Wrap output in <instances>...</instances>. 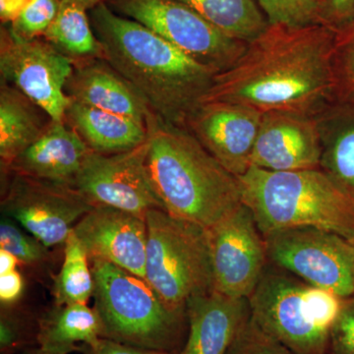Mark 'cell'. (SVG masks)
I'll return each instance as SVG.
<instances>
[{"mask_svg": "<svg viewBox=\"0 0 354 354\" xmlns=\"http://www.w3.org/2000/svg\"><path fill=\"white\" fill-rule=\"evenodd\" d=\"M335 41L320 24H269L230 68L216 74L204 102L315 116L334 99Z\"/></svg>", "mask_w": 354, "mask_h": 354, "instance_id": "1", "label": "cell"}, {"mask_svg": "<svg viewBox=\"0 0 354 354\" xmlns=\"http://www.w3.org/2000/svg\"><path fill=\"white\" fill-rule=\"evenodd\" d=\"M104 59L165 122L185 127L204 102L216 72L145 26L114 12L106 2L90 10Z\"/></svg>", "mask_w": 354, "mask_h": 354, "instance_id": "2", "label": "cell"}, {"mask_svg": "<svg viewBox=\"0 0 354 354\" xmlns=\"http://www.w3.org/2000/svg\"><path fill=\"white\" fill-rule=\"evenodd\" d=\"M147 167L165 212L209 228L242 204L239 178L185 127L150 113Z\"/></svg>", "mask_w": 354, "mask_h": 354, "instance_id": "3", "label": "cell"}, {"mask_svg": "<svg viewBox=\"0 0 354 354\" xmlns=\"http://www.w3.org/2000/svg\"><path fill=\"white\" fill-rule=\"evenodd\" d=\"M242 203L263 236L311 227L354 239V201L321 169L271 171L251 167L237 177Z\"/></svg>", "mask_w": 354, "mask_h": 354, "instance_id": "4", "label": "cell"}, {"mask_svg": "<svg viewBox=\"0 0 354 354\" xmlns=\"http://www.w3.org/2000/svg\"><path fill=\"white\" fill-rule=\"evenodd\" d=\"M88 260L102 337L151 351H183L188 335L186 314L169 308L145 279L108 261Z\"/></svg>", "mask_w": 354, "mask_h": 354, "instance_id": "5", "label": "cell"}, {"mask_svg": "<svg viewBox=\"0 0 354 354\" xmlns=\"http://www.w3.org/2000/svg\"><path fill=\"white\" fill-rule=\"evenodd\" d=\"M251 318L295 354H328L344 298L268 263L248 297Z\"/></svg>", "mask_w": 354, "mask_h": 354, "instance_id": "6", "label": "cell"}, {"mask_svg": "<svg viewBox=\"0 0 354 354\" xmlns=\"http://www.w3.org/2000/svg\"><path fill=\"white\" fill-rule=\"evenodd\" d=\"M145 279L169 308L186 314L191 298L214 290L208 230L164 209L146 215Z\"/></svg>", "mask_w": 354, "mask_h": 354, "instance_id": "7", "label": "cell"}, {"mask_svg": "<svg viewBox=\"0 0 354 354\" xmlns=\"http://www.w3.org/2000/svg\"><path fill=\"white\" fill-rule=\"evenodd\" d=\"M109 8L136 21L216 73L232 66L247 43L227 36L180 0H106Z\"/></svg>", "mask_w": 354, "mask_h": 354, "instance_id": "8", "label": "cell"}, {"mask_svg": "<svg viewBox=\"0 0 354 354\" xmlns=\"http://www.w3.org/2000/svg\"><path fill=\"white\" fill-rule=\"evenodd\" d=\"M264 239L271 264L342 298L354 297V252L348 239L311 227L277 230Z\"/></svg>", "mask_w": 354, "mask_h": 354, "instance_id": "9", "label": "cell"}, {"mask_svg": "<svg viewBox=\"0 0 354 354\" xmlns=\"http://www.w3.org/2000/svg\"><path fill=\"white\" fill-rule=\"evenodd\" d=\"M73 70V60L46 39H23L10 28H1L2 81L27 95L51 120H65L71 104L66 85Z\"/></svg>", "mask_w": 354, "mask_h": 354, "instance_id": "10", "label": "cell"}, {"mask_svg": "<svg viewBox=\"0 0 354 354\" xmlns=\"http://www.w3.org/2000/svg\"><path fill=\"white\" fill-rule=\"evenodd\" d=\"M10 174L2 213L48 248L64 244L77 223L94 208L73 186Z\"/></svg>", "mask_w": 354, "mask_h": 354, "instance_id": "11", "label": "cell"}, {"mask_svg": "<svg viewBox=\"0 0 354 354\" xmlns=\"http://www.w3.org/2000/svg\"><path fill=\"white\" fill-rule=\"evenodd\" d=\"M148 139L127 152L104 155L91 152L74 188L93 207H111L146 218L152 209H164L147 167Z\"/></svg>", "mask_w": 354, "mask_h": 354, "instance_id": "12", "label": "cell"}, {"mask_svg": "<svg viewBox=\"0 0 354 354\" xmlns=\"http://www.w3.org/2000/svg\"><path fill=\"white\" fill-rule=\"evenodd\" d=\"M208 230L214 290L248 298L269 263L264 236L252 212L242 203Z\"/></svg>", "mask_w": 354, "mask_h": 354, "instance_id": "13", "label": "cell"}, {"mask_svg": "<svg viewBox=\"0 0 354 354\" xmlns=\"http://www.w3.org/2000/svg\"><path fill=\"white\" fill-rule=\"evenodd\" d=\"M262 111L227 102H203L185 128L225 169L239 177L251 167Z\"/></svg>", "mask_w": 354, "mask_h": 354, "instance_id": "14", "label": "cell"}, {"mask_svg": "<svg viewBox=\"0 0 354 354\" xmlns=\"http://www.w3.org/2000/svg\"><path fill=\"white\" fill-rule=\"evenodd\" d=\"M322 143L315 116L268 111L254 146L251 167L271 171L320 169Z\"/></svg>", "mask_w": 354, "mask_h": 354, "instance_id": "15", "label": "cell"}, {"mask_svg": "<svg viewBox=\"0 0 354 354\" xmlns=\"http://www.w3.org/2000/svg\"><path fill=\"white\" fill-rule=\"evenodd\" d=\"M88 259L97 258L145 279L146 218L111 207H94L73 228Z\"/></svg>", "mask_w": 354, "mask_h": 354, "instance_id": "16", "label": "cell"}, {"mask_svg": "<svg viewBox=\"0 0 354 354\" xmlns=\"http://www.w3.org/2000/svg\"><path fill=\"white\" fill-rule=\"evenodd\" d=\"M188 335L180 354H227L251 317L248 298L216 290L191 298L186 305Z\"/></svg>", "mask_w": 354, "mask_h": 354, "instance_id": "17", "label": "cell"}, {"mask_svg": "<svg viewBox=\"0 0 354 354\" xmlns=\"http://www.w3.org/2000/svg\"><path fill=\"white\" fill-rule=\"evenodd\" d=\"M91 152L82 137L66 121L50 120L44 134L3 172L74 187Z\"/></svg>", "mask_w": 354, "mask_h": 354, "instance_id": "18", "label": "cell"}, {"mask_svg": "<svg viewBox=\"0 0 354 354\" xmlns=\"http://www.w3.org/2000/svg\"><path fill=\"white\" fill-rule=\"evenodd\" d=\"M66 93L72 102L127 116L143 125L152 113L131 85L104 58L74 62Z\"/></svg>", "mask_w": 354, "mask_h": 354, "instance_id": "19", "label": "cell"}, {"mask_svg": "<svg viewBox=\"0 0 354 354\" xmlns=\"http://www.w3.org/2000/svg\"><path fill=\"white\" fill-rule=\"evenodd\" d=\"M320 169L354 201V101L333 100L315 115Z\"/></svg>", "mask_w": 354, "mask_h": 354, "instance_id": "20", "label": "cell"}, {"mask_svg": "<svg viewBox=\"0 0 354 354\" xmlns=\"http://www.w3.org/2000/svg\"><path fill=\"white\" fill-rule=\"evenodd\" d=\"M65 121L93 152L104 155L127 152L148 139L146 125L138 121L79 102L71 101Z\"/></svg>", "mask_w": 354, "mask_h": 354, "instance_id": "21", "label": "cell"}, {"mask_svg": "<svg viewBox=\"0 0 354 354\" xmlns=\"http://www.w3.org/2000/svg\"><path fill=\"white\" fill-rule=\"evenodd\" d=\"M102 322L94 307L75 304L55 305L38 318L37 346L50 354L80 351L101 339Z\"/></svg>", "mask_w": 354, "mask_h": 354, "instance_id": "22", "label": "cell"}, {"mask_svg": "<svg viewBox=\"0 0 354 354\" xmlns=\"http://www.w3.org/2000/svg\"><path fill=\"white\" fill-rule=\"evenodd\" d=\"M44 113L17 88L2 81L0 88V160L2 172L46 131Z\"/></svg>", "mask_w": 354, "mask_h": 354, "instance_id": "23", "label": "cell"}, {"mask_svg": "<svg viewBox=\"0 0 354 354\" xmlns=\"http://www.w3.org/2000/svg\"><path fill=\"white\" fill-rule=\"evenodd\" d=\"M43 37L74 62L104 58L87 10L73 2L60 1L57 17Z\"/></svg>", "mask_w": 354, "mask_h": 354, "instance_id": "24", "label": "cell"}, {"mask_svg": "<svg viewBox=\"0 0 354 354\" xmlns=\"http://www.w3.org/2000/svg\"><path fill=\"white\" fill-rule=\"evenodd\" d=\"M232 38L250 43L268 27L254 0H180Z\"/></svg>", "mask_w": 354, "mask_h": 354, "instance_id": "25", "label": "cell"}, {"mask_svg": "<svg viewBox=\"0 0 354 354\" xmlns=\"http://www.w3.org/2000/svg\"><path fill=\"white\" fill-rule=\"evenodd\" d=\"M94 290L88 254L72 230L65 241L64 262L55 279V305L87 304Z\"/></svg>", "mask_w": 354, "mask_h": 354, "instance_id": "26", "label": "cell"}, {"mask_svg": "<svg viewBox=\"0 0 354 354\" xmlns=\"http://www.w3.org/2000/svg\"><path fill=\"white\" fill-rule=\"evenodd\" d=\"M0 249L13 254L21 264L31 267L44 265L50 259L48 247L6 216L0 223Z\"/></svg>", "mask_w": 354, "mask_h": 354, "instance_id": "27", "label": "cell"}, {"mask_svg": "<svg viewBox=\"0 0 354 354\" xmlns=\"http://www.w3.org/2000/svg\"><path fill=\"white\" fill-rule=\"evenodd\" d=\"M11 306H2L0 316V351L14 354L37 344L38 319L32 321L27 314Z\"/></svg>", "mask_w": 354, "mask_h": 354, "instance_id": "28", "label": "cell"}, {"mask_svg": "<svg viewBox=\"0 0 354 354\" xmlns=\"http://www.w3.org/2000/svg\"><path fill=\"white\" fill-rule=\"evenodd\" d=\"M332 74L334 99L354 101V30L335 36Z\"/></svg>", "mask_w": 354, "mask_h": 354, "instance_id": "29", "label": "cell"}, {"mask_svg": "<svg viewBox=\"0 0 354 354\" xmlns=\"http://www.w3.org/2000/svg\"><path fill=\"white\" fill-rule=\"evenodd\" d=\"M59 0H29L10 29L23 39L41 38L59 10Z\"/></svg>", "mask_w": 354, "mask_h": 354, "instance_id": "30", "label": "cell"}, {"mask_svg": "<svg viewBox=\"0 0 354 354\" xmlns=\"http://www.w3.org/2000/svg\"><path fill=\"white\" fill-rule=\"evenodd\" d=\"M269 24H318L317 0H257Z\"/></svg>", "mask_w": 354, "mask_h": 354, "instance_id": "31", "label": "cell"}, {"mask_svg": "<svg viewBox=\"0 0 354 354\" xmlns=\"http://www.w3.org/2000/svg\"><path fill=\"white\" fill-rule=\"evenodd\" d=\"M227 354H295L249 319Z\"/></svg>", "mask_w": 354, "mask_h": 354, "instance_id": "32", "label": "cell"}, {"mask_svg": "<svg viewBox=\"0 0 354 354\" xmlns=\"http://www.w3.org/2000/svg\"><path fill=\"white\" fill-rule=\"evenodd\" d=\"M318 24L335 34L354 30V0H317Z\"/></svg>", "mask_w": 354, "mask_h": 354, "instance_id": "33", "label": "cell"}, {"mask_svg": "<svg viewBox=\"0 0 354 354\" xmlns=\"http://www.w3.org/2000/svg\"><path fill=\"white\" fill-rule=\"evenodd\" d=\"M328 354H354V297L344 298L330 332Z\"/></svg>", "mask_w": 354, "mask_h": 354, "instance_id": "34", "label": "cell"}, {"mask_svg": "<svg viewBox=\"0 0 354 354\" xmlns=\"http://www.w3.org/2000/svg\"><path fill=\"white\" fill-rule=\"evenodd\" d=\"M80 351L83 354H180L135 348V346H127V344L111 341L104 337H101L93 344L81 346Z\"/></svg>", "mask_w": 354, "mask_h": 354, "instance_id": "35", "label": "cell"}, {"mask_svg": "<svg viewBox=\"0 0 354 354\" xmlns=\"http://www.w3.org/2000/svg\"><path fill=\"white\" fill-rule=\"evenodd\" d=\"M24 281L17 270L0 274V300L2 306H11L17 302L23 293Z\"/></svg>", "mask_w": 354, "mask_h": 354, "instance_id": "36", "label": "cell"}, {"mask_svg": "<svg viewBox=\"0 0 354 354\" xmlns=\"http://www.w3.org/2000/svg\"><path fill=\"white\" fill-rule=\"evenodd\" d=\"M29 0H0V19L11 24L19 16Z\"/></svg>", "mask_w": 354, "mask_h": 354, "instance_id": "37", "label": "cell"}, {"mask_svg": "<svg viewBox=\"0 0 354 354\" xmlns=\"http://www.w3.org/2000/svg\"><path fill=\"white\" fill-rule=\"evenodd\" d=\"M18 264H19V261L13 254L4 250V249H0V274L14 271Z\"/></svg>", "mask_w": 354, "mask_h": 354, "instance_id": "38", "label": "cell"}, {"mask_svg": "<svg viewBox=\"0 0 354 354\" xmlns=\"http://www.w3.org/2000/svg\"><path fill=\"white\" fill-rule=\"evenodd\" d=\"M59 1H69L73 2L77 6L83 7L86 10H92L94 7L99 6L102 2L106 1V0H59Z\"/></svg>", "mask_w": 354, "mask_h": 354, "instance_id": "39", "label": "cell"}, {"mask_svg": "<svg viewBox=\"0 0 354 354\" xmlns=\"http://www.w3.org/2000/svg\"><path fill=\"white\" fill-rule=\"evenodd\" d=\"M19 354H50L46 353V351H41V348H39L38 346L37 348H30L25 349V351H21Z\"/></svg>", "mask_w": 354, "mask_h": 354, "instance_id": "40", "label": "cell"}, {"mask_svg": "<svg viewBox=\"0 0 354 354\" xmlns=\"http://www.w3.org/2000/svg\"><path fill=\"white\" fill-rule=\"evenodd\" d=\"M351 244H353V252H354V239H353V241H351Z\"/></svg>", "mask_w": 354, "mask_h": 354, "instance_id": "41", "label": "cell"}]
</instances>
